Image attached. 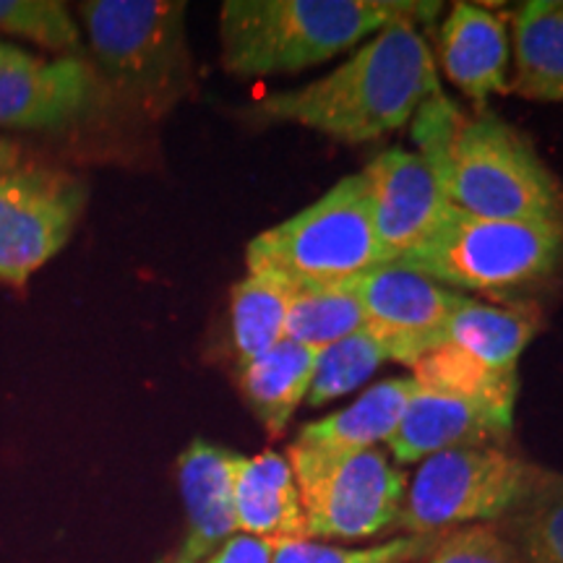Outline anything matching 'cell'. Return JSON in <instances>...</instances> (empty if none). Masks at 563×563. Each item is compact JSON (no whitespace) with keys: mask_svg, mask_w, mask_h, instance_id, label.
<instances>
[{"mask_svg":"<svg viewBox=\"0 0 563 563\" xmlns=\"http://www.w3.org/2000/svg\"><path fill=\"white\" fill-rule=\"evenodd\" d=\"M287 306L290 287L269 274L249 272L232 287L230 323L238 363L256 361L285 340Z\"/></svg>","mask_w":563,"mask_h":563,"instance_id":"obj_22","label":"cell"},{"mask_svg":"<svg viewBox=\"0 0 563 563\" xmlns=\"http://www.w3.org/2000/svg\"><path fill=\"white\" fill-rule=\"evenodd\" d=\"M389 264L371 220L363 175L336 180L319 201L258 232L245 249L249 272L269 274L290 290L342 287Z\"/></svg>","mask_w":563,"mask_h":563,"instance_id":"obj_6","label":"cell"},{"mask_svg":"<svg viewBox=\"0 0 563 563\" xmlns=\"http://www.w3.org/2000/svg\"><path fill=\"white\" fill-rule=\"evenodd\" d=\"M530 464L506 446L428 456L407 483L397 530L428 538L470 525H496L522 493Z\"/></svg>","mask_w":563,"mask_h":563,"instance_id":"obj_9","label":"cell"},{"mask_svg":"<svg viewBox=\"0 0 563 563\" xmlns=\"http://www.w3.org/2000/svg\"><path fill=\"white\" fill-rule=\"evenodd\" d=\"M439 58L446 79L477 108L509 91L511 34L501 13L454 3L439 30Z\"/></svg>","mask_w":563,"mask_h":563,"instance_id":"obj_15","label":"cell"},{"mask_svg":"<svg viewBox=\"0 0 563 563\" xmlns=\"http://www.w3.org/2000/svg\"><path fill=\"white\" fill-rule=\"evenodd\" d=\"M420 563H525L493 525L443 532Z\"/></svg>","mask_w":563,"mask_h":563,"instance_id":"obj_27","label":"cell"},{"mask_svg":"<svg viewBox=\"0 0 563 563\" xmlns=\"http://www.w3.org/2000/svg\"><path fill=\"white\" fill-rule=\"evenodd\" d=\"M514 407L415 384L402 420L386 446L399 464L422 462L452 449L504 446L511 439Z\"/></svg>","mask_w":563,"mask_h":563,"instance_id":"obj_14","label":"cell"},{"mask_svg":"<svg viewBox=\"0 0 563 563\" xmlns=\"http://www.w3.org/2000/svg\"><path fill=\"white\" fill-rule=\"evenodd\" d=\"M232 511L238 532L256 534L272 543L308 538L298 483L285 454H232Z\"/></svg>","mask_w":563,"mask_h":563,"instance_id":"obj_17","label":"cell"},{"mask_svg":"<svg viewBox=\"0 0 563 563\" xmlns=\"http://www.w3.org/2000/svg\"><path fill=\"white\" fill-rule=\"evenodd\" d=\"M525 563H563V473L530 464L522 493L493 525Z\"/></svg>","mask_w":563,"mask_h":563,"instance_id":"obj_21","label":"cell"},{"mask_svg":"<svg viewBox=\"0 0 563 563\" xmlns=\"http://www.w3.org/2000/svg\"><path fill=\"white\" fill-rule=\"evenodd\" d=\"M514 79L530 102H563V0H527L511 13Z\"/></svg>","mask_w":563,"mask_h":563,"instance_id":"obj_18","label":"cell"},{"mask_svg":"<svg viewBox=\"0 0 563 563\" xmlns=\"http://www.w3.org/2000/svg\"><path fill=\"white\" fill-rule=\"evenodd\" d=\"M412 141L454 209L563 224V180L522 131L493 112L467 115L441 91L412 115Z\"/></svg>","mask_w":563,"mask_h":563,"instance_id":"obj_1","label":"cell"},{"mask_svg":"<svg viewBox=\"0 0 563 563\" xmlns=\"http://www.w3.org/2000/svg\"><path fill=\"white\" fill-rule=\"evenodd\" d=\"M319 350L282 340L266 355L241 365V391L264 431L277 439L311 389Z\"/></svg>","mask_w":563,"mask_h":563,"instance_id":"obj_19","label":"cell"},{"mask_svg":"<svg viewBox=\"0 0 563 563\" xmlns=\"http://www.w3.org/2000/svg\"><path fill=\"white\" fill-rule=\"evenodd\" d=\"M308 538L368 540L397 530L407 477L382 449H287Z\"/></svg>","mask_w":563,"mask_h":563,"instance_id":"obj_7","label":"cell"},{"mask_svg":"<svg viewBox=\"0 0 563 563\" xmlns=\"http://www.w3.org/2000/svg\"><path fill=\"white\" fill-rule=\"evenodd\" d=\"M441 11L439 0H228L222 68L241 79L298 74L389 26H428Z\"/></svg>","mask_w":563,"mask_h":563,"instance_id":"obj_3","label":"cell"},{"mask_svg":"<svg viewBox=\"0 0 563 563\" xmlns=\"http://www.w3.org/2000/svg\"><path fill=\"white\" fill-rule=\"evenodd\" d=\"M357 332H365V316L347 285L290 290L285 340L323 350Z\"/></svg>","mask_w":563,"mask_h":563,"instance_id":"obj_23","label":"cell"},{"mask_svg":"<svg viewBox=\"0 0 563 563\" xmlns=\"http://www.w3.org/2000/svg\"><path fill=\"white\" fill-rule=\"evenodd\" d=\"M84 207L87 186L76 175L0 141V285L21 287L66 249Z\"/></svg>","mask_w":563,"mask_h":563,"instance_id":"obj_10","label":"cell"},{"mask_svg":"<svg viewBox=\"0 0 563 563\" xmlns=\"http://www.w3.org/2000/svg\"><path fill=\"white\" fill-rule=\"evenodd\" d=\"M534 300L493 306L464 298L443 342L412 365L418 386L517 405L519 357L543 329Z\"/></svg>","mask_w":563,"mask_h":563,"instance_id":"obj_8","label":"cell"},{"mask_svg":"<svg viewBox=\"0 0 563 563\" xmlns=\"http://www.w3.org/2000/svg\"><path fill=\"white\" fill-rule=\"evenodd\" d=\"M21 51L19 47H11V45H3V42H0V60H9V58H16Z\"/></svg>","mask_w":563,"mask_h":563,"instance_id":"obj_29","label":"cell"},{"mask_svg":"<svg viewBox=\"0 0 563 563\" xmlns=\"http://www.w3.org/2000/svg\"><path fill=\"white\" fill-rule=\"evenodd\" d=\"M232 454L209 441H194L178 460L186 538L159 563H203L238 532L232 511Z\"/></svg>","mask_w":563,"mask_h":563,"instance_id":"obj_16","label":"cell"},{"mask_svg":"<svg viewBox=\"0 0 563 563\" xmlns=\"http://www.w3.org/2000/svg\"><path fill=\"white\" fill-rule=\"evenodd\" d=\"M394 264L454 292L517 298L563 272V224L485 220L452 207L420 249Z\"/></svg>","mask_w":563,"mask_h":563,"instance_id":"obj_5","label":"cell"},{"mask_svg":"<svg viewBox=\"0 0 563 563\" xmlns=\"http://www.w3.org/2000/svg\"><path fill=\"white\" fill-rule=\"evenodd\" d=\"M97 74L112 100L165 115L191 89L183 0H89L79 5Z\"/></svg>","mask_w":563,"mask_h":563,"instance_id":"obj_4","label":"cell"},{"mask_svg":"<svg viewBox=\"0 0 563 563\" xmlns=\"http://www.w3.org/2000/svg\"><path fill=\"white\" fill-rule=\"evenodd\" d=\"M412 391V376L386 378L344 410L302 426L295 443L311 449H376V443H386L397 431Z\"/></svg>","mask_w":563,"mask_h":563,"instance_id":"obj_20","label":"cell"},{"mask_svg":"<svg viewBox=\"0 0 563 563\" xmlns=\"http://www.w3.org/2000/svg\"><path fill=\"white\" fill-rule=\"evenodd\" d=\"M274 545L272 540L256 538V534L235 532L224 543L220 551H217L211 559L203 563H272L274 561Z\"/></svg>","mask_w":563,"mask_h":563,"instance_id":"obj_28","label":"cell"},{"mask_svg":"<svg viewBox=\"0 0 563 563\" xmlns=\"http://www.w3.org/2000/svg\"><path fill=\"white\" fill-rule=\"evenodd\" d=\"M361 175L373 228L389 264L420 249L452 209L431 167L418 152L391 146L376 154Z\"/></svg>","mask_w":563,"mask_h":563,"instance_id":"obj_13","label":"cell"},{"mask_svg":"<svg viewBox=\"0 0 563 563\" xmlns=\"http://www.w3.org/2000/svg\"><path fill=\"white\" fill-rule=\"evenodd\" d=\"M347 287L361 300L365 332L384 350L386 361L410 368L439 347L454 311L464 302L462 292L399 264L376 266Z\"/></svg>","mask_w":563,"mask_h":563,"instance_id":"obj_11","label":"cell"},{"mask_svg":"<svg viewBox=\"0 0 563 563\" xmlns=\"http://www.w3.org/2000/svg\"><path fill=\"white\" fill-rule=\"evenodd\" d=\"M435 540H439V534H428V538L399 534V538L368 548H342L313 543V540H292V543L274 545L272 563H420L431 553Z\"/></svg>","mask_w":563,"mask_h":563,"instance_id":"obj_25","label":"cell"},{"mask_svg":"<svg viewBox=\"0 0 563 563\" xmlns=\"http://www.w3.org/2000/svg\"><path fill=\"white\" fill-rule=\"evenodd\" d=\"M115 102L91 60H40L19 53L0 60V125L66 129L102 115Z\"/></svg>","mask_w":563,"mask_h":563,"instance_id":"obj_12","label":"cell"},{"mask_svg":"<svg viewBox=\"0 0 563 563\" xmlns=\"http://www.w3.org/2000/svg\"><path fill=\"white\" fill-rule=\"evenodd\" d=\"M386 363L384 350L368 332H357L344 340L319 350L311 389H308V405L323 407L344 394L363 386L378 365Z\"/></svg>","mask_w":563,"mask_h":563,"instance_id":"obj_24","label":"cell"},{"mask_svg":"<svg viewBox=\"0 0 563 563\" xmlns=\"http://www.w3.org/2000/svg\"><path fill=\"white\" fill-rule=\"evenodd\" d=\"M0 32L19 34L55 53H79V30L58 0H0Z\"/></svg>","mask_w":563,"mask_h":563,"instance_id":"obj_26","label":"cell"},{"mask_svg":"<svg viewBox=\"0 0 563 563\" xmlns=\"http://www.w3.org/2000/svg\"><path fill=\"white\" fill-rule=\"evenodd\" d=\"M435 95H441V79L431 47L415 26L397 24L373 34L332 74L306 87L274 91L251 115L302 125L344 144H365L402 129Z\"/></svg>","mask_w":563,"mask_h":563,"instance_id":"obj_2","label":"cell"}]
</instances>
